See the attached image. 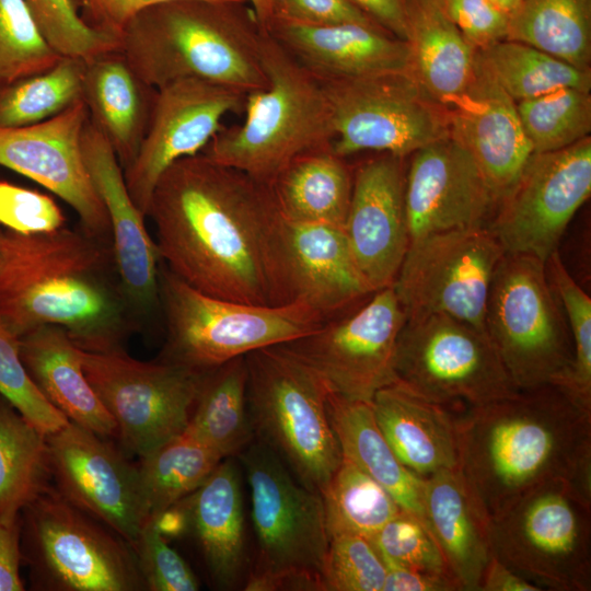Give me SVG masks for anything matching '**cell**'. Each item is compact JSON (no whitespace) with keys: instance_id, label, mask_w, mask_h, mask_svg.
<instances>
[{"instance_id":"cell-1","label":"cell","mask_w":591,"mask_h":591,"mask_svg":"<svg viewBox=\"0 0 591 591\" xmlns=\"http://www.w3.org/2000/svg\"><path fill=\"white\" fill-rule=\"evenodd\" d=\"M147 217L161 260L190 287L241 303L290 304L269 185L198 153L163 173Z\"/></svg>"},{"instance_id":"cell-2","label":"cell","mask_w":591,"mask_h":591,"mask_svg":"<svg viewBox=\"0 0 591 591\" xmlns=\"http://www.w3.org/2000/svg\"><path fill=\"white\" fill-rule=\"evenodd\" d=\"M459 470L489 518L551 480L591 503V405L548 383L457 415Z\"/></svg>"},{"instance_id":"cell-3","label":"cell","mask_w":591,"mask_h":591,"mask_svg":"<svg viewBox=\"0 0 591 591\" xmlns=\"http://www.w3.org/2000/svg\"><path fill=\"white\" fill-rule=\"evenodd\" d=\"M0 317L18 337L51 325L92 351L123 347L137 327L112 241L82 228L0 231Z\"/></svg>"},{"instance_id":"cell-4","label":"cell","mask_w":591,"mask_h":591,"mask_svg":"<svg viewBox=\"0 0 591 591\" xmlns=\"http://www.w3.org/2000/svg\"><path fill=\"white\" fill-rule=\"evenodd\" d=\"M237 3L174 0L137 14L118 36V51L148 85L199 79L245 94L264 89L262 28L232 11Z\"/></svg>"},{"instance_id":"cell-5","label":"cell","mask_w":591,"mask_h":591,"mask_svg":"<svg viewBox=\"0 0 591 591\" xmlns=\"http://www.w3.org/2000/svg\"><path fill=\"white\" fill-rule=\"evenodd\" d=\"M259 56L267 85L246 94L242 124L221 128L201 153L269 185L297 157L331 146L334 132L321 82L264 30Z\"/></svg>"},{"instance_id":"cell-6","label":"cell","mask_w":591,"mask_h":591,"mask_svg":"<svg viewBox=\"0 0 591 591\" xmlns=\"http://www.w3.org/2000/svg\"><path fill=\"white\" fill-rule=\"evenodd\" d=\"M237 456L250 487L256 537L244 590L324 591L329 534L321 494L301 484L259 441Z\"/></svg>"},{"instance_id":"cell-7","label":"cell","mask_w":591,"mask_h":591,"mask_svg":"<svg viewBox=\"0 0 591 591\" xmlns=\"http://www.w3.org/2000/svg\"><path fill=\"white\" fill-rule=\"evenodd\" d=\"M245 362L255 437L301 484L322 494L343 459L327 414V389L281 345L253 350Z\"/></svg>"},{"instance_id":"cell-8","label":"cell","mask_w":591,"mask_h":591,"mask_svg":"<svg viewBox=\"0 0 591 591\" xmlns=\"http://www.w3.org/2000/svg\"><path fill=\"white\" fill-rule=\"evenodd\" d=\"M166 340L159 359L208 372L237 357L308 335L324 317L304 302L256 305L212 297L165 265L159 270Z\"/></svg>"},{"instance_id":"cell-9","label":"cell","mask_w":591,"mask_h":591,"mask_svg":"<svg viewBox=\"0 0 591 591\" xmlns=\"http://www.w3.org/2000/svg\"><path fill=\"white\" fill-rule=\"evenodd\" d=\"M485 331L517 390L568 378L571 334L543 260L503 254L486 302Z\"/></svg>"},{"instance_id":"cell-10","label":"cell","mask_w":591,"mask_h":591,"mask_svg":"<svg viewBox=\"0 0 591 591\" xmlns=\"http://www.w3.org/2000/svg\"><path fill=\"white\" fill-rule=\"evenodd\" d=\"M491 555L542 590H591V505L544 483L488 518Z\"/></svg>"},{"instance_id":"cell-11","label":"cell","mask_w":591,"mask_h":591,"mask_svg":"<svg viewBox=\"0 0 591 591\" xmlns=\"http://www.w3.org/2000/svg\"><path fill=\"white\" fill-rule=\"evenodd\" d=\"M20 515L34 584L49 591L146 590L132 546L50 485Z\"/></svg>"},{"instance_id":"cell-12","label":"cell","mask_w":591,"mask_h":591,"mask_svg":"<svg viewBox=\"0 0 591 591\" xmlns=\"http://www.w3.org/2000/svg\"><path fill=\"white\" fill-rule=\"evenodd\" d=\"M79 356L88 381L116 424L124 451L142 457L186 430L207 372L161 359L141 361L123 347L79 348Z\"/></svg>"},{"instance_id":"cell-13","label":"cell","mask_w":591,"mask_h":591,"mask_svg":"<svg viewBox=\"0 0 591 591\" xmlns=\"http://www.w3.org/2000/svg\"><path fill=\"white\" fill-rule=\"evenodd\" d=\"M394 370L396 382L453 410L518 391L486 332L445 314L405 321Z\"/></svg>"},{"instance_id":"cell-14","label":"cell","mask_w":591,"mask_h":591,"mask_svg":"<svg viewBox=\"0 0 591 591\" xmlns=\"http://www.w3.org/2000/svg\"><path fill=\"white\" fill-rule=\"evenodd\" d=\"M320 82L331 108V148L341 158L364 151L405 158L450 135L445 108L410 72Z\"/></svg>"},{"instance_id":"cell-15","label":"cell","mask_w":591,"mask_h":591,"mask_svg":"<svg viewBox=\"0 0 591 591\" xmlns=\"http://www.w3.org/2000/svg\"><path fill=\"white\" fill-rule=\"evenodd\" d=\"M503 254L486 225L410 241L392 286L406 320L445 314L485 331L486 302Z\"/></svg>"},{"instance_id":"cell-16","label":"cell","mask_w":591,"mask_h":591,"mask_svg":"<svg viewBox=\"0 0 591 591\" xmlns=\"http://www.w3.org/2000/svg\"><path fill=\"white\" fill-rule=\"evenodd\" d=\"M405 321L393 287H387L316 331L279 345L312 370L328 393L371 402L396 381V344Z\"/></svg>"},{"instance_id":"cell-17","label":"cell","mask_w":591,"mask_h":591,"mask_svg":"<svg viewBox=\"0 0 591 591\" xmlns=\"http://www.w3.org/2000/svg\"><path fill=\"white\" fill-rule=\"evenodd\" d=\"M591 194V138L565 149L532 153L511 189L498 201L488 228L505 253L544 263Z\"/></svg>"},{"instance_id":"cell-18","label":"cell","mask_w":591,"mask_h":591,"mask_svg":"<svg viewBox=\"0 0 591 591\" xmlns=\"http://www.w3.org/2000/svg\"><path fill=\"white\" fill-rule=\"evenodd\" d=\"M246 94L199 79H181L157 89L146 136L124 170L127 189L147 217L154 187L176 161L201 153L229 113L244 109Z\"/></svg>"},{"instance_id":"cell-19","label":"cell","mask_w":591,"mask_h":591,"mask_svg":"<svg viewBox=\"0 0 591 591\" xmlns=\"http://www.w3.org/2000/svg\"><path fill=\"white\" fill-rule=\"evenodd\" d=\"M107 439L71 421L48 433L51 482L132 545L146 523L138 468Z\"/></svg>"},{"instance_id":"cell-20","label":"cell","mask_w":591,"mask_h":591,"mask_svg":"<svg viewBox=\"0 0 591 591\" xmlns=\"http://www.w3.org/2000/svg\"><path fill=\"white\" fill-rule=\"evenodd\" d=\"M88 121L89 112L81 100L44 121L0 128V165L54 193L76 211L82 229L112 241L106 209L83 158Z\"/></svg>"},{"instance_id":"cell-21","label":"cell","mask_w":591,"mask_h":591,"mask_svg":"<svg viewBox=\"0 0 591 591\" xmlns=\"http://www.w3.org/2000/svg\"><path fill=\"white\" fill-rule=\"evenodd\" d=\"M410 155L405 174L409 242L448 230L488 227L498 200L456 139L449 135Z\"/></svg>"},{"instance_id":"cell-22","label":"cell","mask_w":591,"mask_h":591,"mask_svg":"<svg viewBox=\"0 0 591 591\" xmlns=\"http://www.w3.org/2000/svg\"><path fill=\"white\" fill-rule=\"evenodd\" d=\"M403 159L382 153L354 167L344 231L373 292L393 286L409 246Z\"/></svg>"},{"instance_id":"cell-23","label":"cell","mask_w":591,"mask_h":591,"mask_svg":"<svg viewBox=\"0 0 591 591\" xmlns=\"http://www.w3.org/2000/svg\"><path fill=\"white\" fill-rule=\"evenodd\" d=\"M82 152L94 187L106 209L121 289L136 320L160 310V255L144 218L132 200L124 170L107 139L89 120Z\"/></svg>"},{"instance_id":"cell-24","label":"cell","mask_w":591,"mask_h":591,"mask_svg":"<svg viewBox=\"0 0 591 591\" xmlns=\"http://www.w3.org/2000/svg\"><path fill=\"white\" fill-rule=\"evenodd\" d=\"M444 108L450 135L473 157L499 201L533 153L517 102L485 69L476 53L466 86Z\"/></svg>"},{"instance_id":"cell-25","label":"cell","mask_w":591,"mask_h":591,"mask_svg":"<svg viewBox=\"0 0 591 591\" xmlns=\"http://www.w3.org/2000/svg\"><path fill=\"white\" fill-rule=\"evenodd\" d=\"M279 246L289 301L306 303L325 321L373 293L355 263L344 228L281 217Z\"/></svg>"},{"instance_id":"cell-26","label":"cell","mask_w":591,"mask_h":591,"mask_svg":"<svg viewBox=\"0 0 591 591\" xmlns=\"http://www.w3.org/2000/svg\"><path fill=\"white\" fill-rule=\"evenodd\" d=\"M318 81L409 72V49L376 25H310L275 18L266 31Z\"/></svg>"},{"instance_id":"cell-27","label":"cell","mask_w":591,"mask_h":591,"mask_svg":"<svg viewBox=\"0 0 591 591\" xmlns=\"http://www.w3.org/2000/svg\"><path fill=\"white\" fill-rule=\"evenodd\" d=\"M178 503L185 515V533L194 537L213 584L231 590L245 582L250 568L241 478L232 459H223Z\"/></svg>"},{"instance_id":"cell-28","label":"cell","mask_w":591,"mask_h":591,"mask_svg":"<svg viewBox=\"0 0 591 591\" xmlns=\"http://www.w3.org/2000/svg\"><path fill=\"white\" fill-rule=\"evenodd\" d=\"M376 424L401 463L418 477L459 468L457 415L394 382L371 401Z\"/></svg>"},{"instance_id":"cell-29","label":"cell","mask_w":591,"mask_h":591,"mask_svg":"<svg viewBox=\"0 0 591 591\" xmlns=\"http://www.w3.org/2000/svg\"><path fill=\"white\" fill-rule=\"evenodd\" d=\"M425 523L462 590L479 591L491 557L488 517L459 468L424 478Z\"/></svg>"},{"instance_id":"cell-30","label":"cell","mask_w":591,"mask_h":591,"mask_svg":"<svg viewBox=\"0 0 591 591\" xmlns=\"http://www.w3.org/2000/svg\"><path fill=\"white\" fill-rule=\"evenodd\" d=\"M157 89L118 51L84 61L82 100L89 120L112 146L123 170L135 160L148 130Z\"/></svg>"},{"instance_id":"cell-31","label":"cell","mask_w":591,"mask_h":591,"mask_svg":"<svg viewBox=\"0 0 591 591\" xmlns=\"http://www.w3.org/2000/svg\"><path fill=\"white\" fill-rule=\"evenodd\" d=\"M22 362L44 397L67 419L102 437L116 424L82 369L79 348L60 327L46 325L19 337Z\"/></svg>"},{"instance_id":"cell-32","label":"cell","mask_w":591,"mask_h":591,"mask_svg":"<svg viewBox=\"0 0 591 591\" xmlns=\"http://www.w3.org/2000/svg\"><path fill=\"white\" fill-rule=\"evenodd\" d=\"M409 72L440 105L467 84L476 49L436 0H406Z\"/></svg>"},{"instance_id":"cell-33","label":"cell","mask_w":591,"mask_h":591,"mask_svg":"<svg viewBox=\"0 0 591 591\" xmlns=\"http://www.w3.org/2000/svg\"><path fill=\"white\" fill-rule=\"evenodd\" d=\"M354 169L331 146L293 159L269 184L286 220L345 227Z\"/></svg>"},{"instance_id":"cell-34","label":"cell","mask_w":591,"mask_h":591,"mask_svg":"<svg viewBox=\"0 0 591 591\" xmlns=\"http://www.w3.org/2000/svg\"><path fill=\"white\" fill-rule=\"evenodd\" d=\"M326 407L343 457L383 486L403 510L425 522L424 478L397 459L376 424L371 402L328 393Z\"/></svg>"},{"instance_id":"cell-35","label":"cell","mask_w":591,"mask_h":591,"mask_svg":"<svg viewBox=\"0 0 591 591\" xmlns=\"http://www.w3.org/2000/svg\"><path fill=\"white\" fill-rule=\"evenodd\" d=\"M246 380L245 356L208 371L186 428L222 460L237 456L255 438L247 407Z\"/></svg>"},{"instance_id":"cell-36","label":"cell","mask_w":591,"mask_h":591,"mask_svg":"<svg viewBox=\"0 0 591 591\" xmlns=\"http://www.w3.org/2000/svg\"><path fill=\"white\" fill-rule=\"evenodd\" d=\"M50 485L47 434L0 395V520L18 519Z\"/></svg>"},{"instance_id":"cell-37","label":"cell","mask_w":591,"mask_h":591,"mask_svg":"<svg viewBox=\"0 0 591 591\" xmlns=\"http://www.w3.org/2000/svg\"><path fill=\"white\" fill-rule=\"evenodd\" d=\"M507 39L590 70L591 0H522L508 15Z\"/></svg>"},{"instance_id":"cell-38","label":"cell","mask_w":591,"mask_h":591,"mask_svg":"<svg viewBox=\"0 0 591 591\" xmlns=\"http://www.w3.org/2000/svg\"><path fill=\"white\" fill-rule=\"evenodd\" d=\"M221 461L187 429L140 457L137 468L146 522L190 495Z\"/></svg>"},{"instance_id":"cell-39","label":"cell","mask_w":591,"mask_h":591,"mask_svg":"<svg viewBox=\"0 0 591 591\" xmlns=\"http://www.w3.org/2000/svg\"><path fill=\"white\" fill-rule=\"evenodd\" d=\"M485 69L515 102L563 88L590 91L591 71L530 45L503 39L476 51Z\"/></svg>"},{"instance_id":"cell-40","label":"cell","mask_w":591,"mask_h":591,"mask_svg":"<svg viewBox=\"0 0 591 591\" xmlns=\"http://www.w3.org/2000/svg\"><path fill=\"white\" fill-rule=\"evenodd\" d=\"M321 496L329 536L355 534L370 540L403 510L383 486L345 457Z\"/></svg>"},{"instance_id":"cell-41","label":"cell","mask_w":591,"mask_h":591,"mask_svg":"<svg viewBox=\"0 0 591 591\" xmlns=\"http://www.w3.org/2000/svg\"><path fill=\"white\" fill-rule=\"evenodd\" d=\"M84 61L61 57L46 71L0 85V128L44 121L82 100Z\"/></svg>"},{"instance_id":"cell-42","label":"cell","mask_w":591,"mask_h":591,"mask_svg":"<svg viewBox=\"0 0 591 591\" xmlns=\"http://www.w3.org/2000/svg\"><path fill=\"white\" fill-rule=\"evenodd\" d=\"M517 111L533 153L565 149L591 130L590 91L558 89L517 102Z\"/></svg>"},{"instance_id":"cell-43","label":"cell","mask_w":591,"mask_h":591,"mask_svg":"<svg viewBox=\"0 0 591 591\" xmlns=\"http://www.w3.org/2000/svg\"><path fill=\"white\" fill-rule=\"evenodd\" d=\"M60 58L38 31L24 0H0V85L46 71Z\"/></svg>"},{"instance_id":"cell-44","label":"cell","mask_w":591,"mask_h":591,"mask_svg":"<svg viewBox=\"0 0 591 591\" xmlns=\"http://www.w3.org/2000/svg\"><path fill=\"white\" fill-rule=\"evenodd\" d=\"M545 267L563 306L573 346L570 373L558 385L591 405V299L568 273L558 251L547 258Z\"/></svg>"},{"instance_id":"cell-45","label":"cell","mask_w":591,"mask_h":591,"mask_svg":"<svg viewBox=\"0 0 591 591\" xmlns=\"http://www.w3.org/2000/svg\"><path fill=\"white\" fill-rule=\"evenodd\" d=\"M45 40L60 56L89 61L118 50V38L78 13L73 0H24Z\"/></svg>"},{"instance_id":"cell-46","label":"cell","mask_w":591,"mask_h":591,"mask_svg":"<svg viewBox=\"0 0 591 591\" xmlns=\"http://www.w3.org/2000/svg\"><path fill=\"white\" fill-rule=\"evenodd\" d=\"M370 541L384 563L454 577L426 523L413 513L402 510Z\"/></svg>"},{"instance_id":"cell-47","label":"cell","mask_w":591,"mask_h":591,"mask_svg":"<svg viewBox=\"0 0 591 591\" xmlns=\"http://www.w3.org/2000/svg\"><path fill=\"white\" fill-rule=\"evenodd\" d=\"M0 395L46 434L60 429L69 421L34 384L20 356L19 337L1 317Z\"/></svg>"},{"instance_id":"cell-48","label":"cell","mask_w":591,"mask_h":591,"mask_svg":"<svg viewBox=\"0 0 591 591\" xmlns=\"http://www.w3.org/2000/svg\"><path fill=\"white\" fill-rule=\"evenodd\" d=\"M386 567L370 540L355 534L329 536L324 591H383Z\"/></svg>"},{"instance_id":"cell-49","label":"cell","mask_w":591,"mask_h":591,"mask_svg":"<svg viewBox=\"0 0 591 591\" xmlns=\"http://www.w3.org/2000/svg\"><path fill=\"white\" fill-rule=\"evenodd\" d=\"M146 590L196 591L199 582L185 559L161 534L153 521L143 524L132 543Z\"/></svg>"},{"instance_id":"cell-50","label":"cell","mask_w":591,"mask_h":591,"mask_svg":"<svg viewBox=\"0 0 591 591\" xmlns=\"http://www.w3.org/2000/svg\"><path fill=\"white\" fill-rule=\"evenodd\" d=\"M56 201L40 192L0 179V223L22 234L51 232L65 227Z\"/></svg>"},{"instance_id":"cell-51","label":"cell","mask_w":591,"mask_h":591,"mask_svg":"<svg viewBox=\"0 0 591 591\" xmlns=\"http://www.w3.org/2000/svg\"><path fill=\"white\" fill-rule=\"evenodd\" d=\"M476 50L507 39L508 16L489 0H436Z\"/></svg>"},{"instance_id":"cell-52","label":"cell","mask_w":591,"mask_h":591,"mask_svg":"<svg viewBox=\"0 0 591 591\" xmlns=\"http://www.w3.org/2000/svg\"><path fill=\"white\" fill-rule=\"evenodd\" d=\"M275 18L310 25L358 23L379 26L350 0H278Z\"/></svg>"},{"instance_id":"cell-53","label":"cell","mask_w":591,"mask_h":591,"mask_svg":"<svg viewBox=\"0 0 591 591\" xmlns=\"http://www.w3.org/2000/svg\"><path fill=\"white\" fill-rule=\"evenodd\" d=\"M174 0H83L94 27L118 38L125 26L143 10ZM242 3L244 0H207Z\"/></svg>"},{"instance_id":"cell-54","label":"cell","mask_w":591,"mask_h":591,"mask_svg":"<svg viewBox=\"0 0 591 591\" xmlns=\"http://www.w3.org/2000/svg\"><path fill=\"white\" fill-rule=\"evenodd\" d=\"M386 576L383 591H460L456 579L450 575L426 572L384 563Z\"/></svg>"},{"instance_id":"cell-55","label":"cell","mask_w":591,"mask_h":591,"mask_svg":"<svg viewBox=\"0 0 591 591\" xmlns=\"http://www.w3.org/2000/svg\"><path fill=\"white\" fill-rule=\"evenodd\" d=\"M21 522L0 520V591H22L24 583L20 576Z\"/></svg>"},{"instance_id":"cell-56","label":"cell","mask_w":591,"mask_h":591,"mask_svg":"<svg viewBox=\"0 0 591 591\" xmlns=\"http://www.w3.org/2000/svg\"><path fill=\"white\" fill-rule=\"evenodd\" d=\"M391 35L407 38L406 0H350Z\"/></svg>"},{"instance_id":"cell-57","label":"cell","mask_w":591,"mask_h":591,"mask_svg":"<svg viewBox=\"0 0 591 591\" xmlns=\"http://www.w3.org/2000/svg\"><path fill=\"white\" fill-rule=\"evenodd\" d=\"M479 591H542L491 555L483 572Z\"/></svg>"},{"instance_id":"cell-58","label":"cell","mask_w":591,"mask_h":591,"mask_svg":"<svg viewBox=\"0 0 591 591\" xmlns=\"http://www.w3.org/2000/svg\"><path fill=\"white\" fill-rule=\"evenodd\" d=\"M246 1H248L253 8L252 13L258 26L262 30L267 31L271 24V21L275 18L278 0H246Z\"/></svg>"},{"instance_id":"cell-59","label":"cell","mask_w":591,"mask_h":591,"mask_svg":"<svg viewBox=\"0 0 591 591\" xmlns=\"http://www.w3.org/2000/svg\"><path fill=\"white\" fill-rule=\"evenodd\" d=\"M496 8L503 12L507 16L510 15L522 2V0H489Z\"/></svg>"}]
</instances>
